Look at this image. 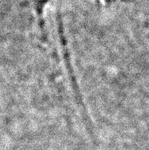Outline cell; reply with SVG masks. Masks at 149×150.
I'll use <instances>...</instances> for the list:
<instances>
[{"label": "cell", "mask_w": 149, "mask_h": 150, "mask_svg": "<svg viewBox=\"0 0 149 150\" xmlns=\"http://www.w3.org/2000/svg\"><path fill=\"white\" fill-rule=\"evenodd\" d=\"M49 0H33L35 12L39 18V23H40V31H42L43 35L45 36V23L43 20V10L45 8L47 3Z\"/></svg>", "instance_id": "cell-1"}]
</instances>
